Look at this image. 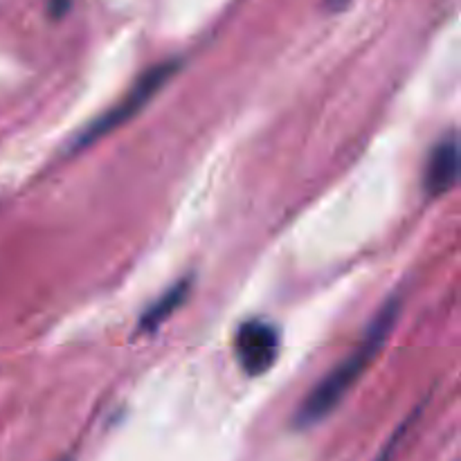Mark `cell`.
<instances>
[{
    "label": "cell",
    "mask_w": 461,
    "mask_h": 461,
    "mask_svg": "<svg viewBox=\"0 0 461 461\" xmlns=\"http://www.w3.org/2000/svg\"><path fill=\"white\" fill-rule=\"evenodd\" d=\"M174 72H176V63H165V66H156L153 70H149L147 75L135 84V88L131 90V93H126V97L122 99L117 106H113L106 115H102L97 122H93V124L88 126V131L81 135L77 144H79V147H86V144L95 142V140H99L102 135H106L108 131L124 124L129 117H133L135 113H138L140 108H142L144 104H147L149 99H151L153 95L167 84V79H169Z\"/></svg>",
    "instance_id": "7a4b0ae2"
},
{
    "label": "cell",
    "mask_w": 461,
    "mask_h": 461,
    "mask_svg": "<svg viewBox=\"0 0 461 461\" xmlns=\"http://www.w3.org/2000/svg\"><path fill=\"white\" fill-rule=\"evenodd\" d=\"M187 293H189V284L187 282H180L176 284L171 291H167L147 313L142 315V322H140V331H156L167 318L176 313L180 309L185 300H187Z\"/></svg>",
    "instance_id": "5b68a950"
},
{
    "label": "cell",
    "mask_w": 461,
    "mask_h": 461,
    "mask_svg": "<svg viewBox=\"0 0 461 461\" xmlns=\"http://www.w3.org/2000/svg\"><path fill=\"white\" fill-rule=\"evenodd\" d=\"M61 461H70V459H61Z\"/></svg>",
    "instance_id": "52a82bcc"
},
{
    "label": "cell",
    "mask_w": 461,
    "mask_h": 461,
    "mask_svg": "<svg viewBox=\"0 0 461 461\" xmlns=\"http://www.w3.org/2000/svg\"><path fill=\"white\" fill-rule=\"evenodd\" d=\"M396 315H399V302L390 300L383 306L381 313L372 320L367 333L360 340V345L356 347V351H351L349 358L342 360L313 392L304 399V403L300 405L295 414V426L297 428H311L315 423L324 421L338 405L342 403L347 394H349L351 387L358 383V378L363 376L365 369L372 365V360L376 358V354L381 351V347L385 345L387 336L394 329Z\"/></svg>",
    "instance_id": "6da1fadb"
},
{
    "label": "cell",
    "mask_w": 461,
    "mask_h": 461,
    "mask_svg": "<svg viewBox=\"0 0 461 461\" xmlns=\"http://www.w3.org/2000/svg\"><path fill=\"white\" fill-rule=\"evenodd\" d=\"M459 176V144L455 138H446L430 153L426 169V189L430 196L448 192Z\"/></svg>",
    "instance_id": "277c9868"
},
{
    "label": "cell",
    "mask_w": 461,
    "mask_h": 461,
    "mask_svg": "<svg viewBox=\"0 0 461 461\" xmlns=\"http://www.w3.org/2000/svg\"><path fill=\"white\" fill-rule=\"evenodd\" d=\"M234 351L243 372L250 376L268 372L279 354V333L273 324L264 320H250L241 324L234 340Z\"/></svg>",
    "instance_id": "3957f363"
},
{
    "label": "cell",
    "mask_w": 461,
    "mask_h": 461,
    "mask_svg": "<svg viewBox=\"0 0 461 461\" xmlns=\"http://www.w3.org/2000/svg\"><path fill=\"white\" fill-rule=\"evenodd\" d=\"M347 3H349V0H329V7L338 9V7H342V5H347Z\"/></svg>",
    "instance_id": "8992f818"
}]
</instances>
